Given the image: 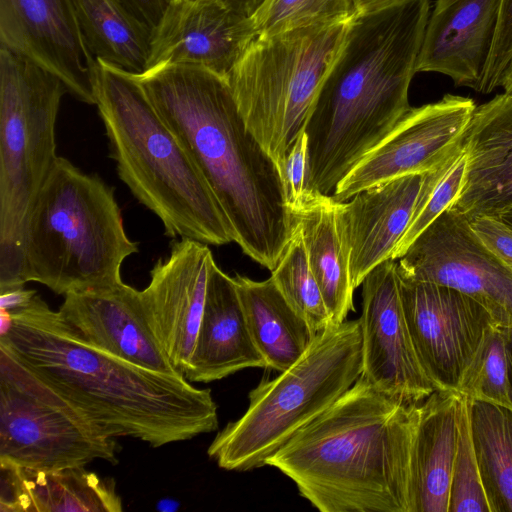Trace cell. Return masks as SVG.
Segmentation results:
<instances>
[{"label":"cell","instance_id":"cell-7","mask_svg":"<svg viewBox=\"0 0 512 512\" xmlns=\"http://www.w3.org/2000/svg\"><path fill=\"white\" fill-rule=\"evenodd\" d=\"M362 374L360 321L315 335L302 356L249 393L246 412L215 436L207 454L220 468L248 471L332 406Z\"/></svg>","mask_w":512,"mask_h":512},{"label":"cell","instance_id":"cell-9","mask_svg":"<svg viewBox=\"0 0 512 512\" xmlns=\"http://www.w3.org/2000/svg\"><path fill=\"white\" fill-rule=\"evenodd\" d=\"M349 20L257 37L228 78L247 128L278 169L304 130Z\"/></svg>","mask_w":512,"mask_h":512},{"label":"cell","instance_id":"cell-4","mask_svg":"<svg viewBox=\"0 0 512 512\" xmlns=\"http://www.w3.org/2000/svg\"><path fill=\"white\" fill-rule=\"evenodd\" d=\"M420 403L391 398L360 376L265 465L322 512H413Z\"/></svg>","mask_w":512,"mask_h":512},{"label":"cell","instance_id":"cell-30","mask_svg":"<svg viewBox=\"0 0 512 512\" xmlns=\"http://www.w3.org/2000/svg\"><path fill=\"white\" fill-rule=\"evenodd\" d=\"M465 169L466 152L462 139L440 163L423 173L412 217L392 259L400 258L412 242L451 207L461 191Z\"/></svg>","mask_w":512,"mask_h":512},{"label":"cell","instance_id":"cell-23","mask_svg":"<svg viewBox=\"0 0 512 512\" xmlns=\"http://www.w3.org/2000/svg\"><path fill=\"white\" fill-rule=\"evenodd\" d=\"M1 512H119L122 502L111 479L84 466L57 470L0 461Z\"/></svg>","mask_w":512,"mask_h":512},{"label":"cell","instance_id":"cell-27","mask_svg":"<svg viewBox=\"0 0 512 512\" xmlns=\"http://www.w3.org/2000/svg\"><path fill=\"white\" fill-rule=\"evenodd\" d=\"M92 56L139 75L146 71L153 30L120 0H72Z\"/></svg>","mask_w":512,"mask_h":512},{"label":"cell","instance_id":"cell-31","mask_svg":"<svg viewBox=\"0 0 512 512\" xmlns=\"http://www.w3.org/2000/svg\"><path fill=\"white\" fill-rule=\"evenodd\" d=\"M457 392L473 401L512 410L507 328L492 325L465 370Z\"/></svg>","mask_w":512,"mask_h":512},{"label":"cell","instance_id":"cell-45","mask_svg":"<svg viewBox=\"0 0 512 512\" xmlns=\"http://www.w3.org/2000/svg\"><path fill=\"white\" fill-rule=\"evenodd\" d=\"M503 220L512 225V208L499 215Z\"/></svg>","mask_w":512,"mask_h":512},{"label":"cell","instance_id":"cell-38","mask_svg":"<svg viewBox=\"0 0 512 512\" xmlns=\"http://www.w3.org/2000/svg\"><path fill=\"white\" fill-rule=\"evenodd\" d=\"M35 290L25 289L24 287L0 293V308L13 311L27 306L34 296Z\"/></svg>","mask_w":512,"mask_h":512},{"label":"cell","instance_id":"cell-40","mask_svg":"<svg viewBox=\"0 0 512 512\" xmlns=\"http://www.w3.org/2000/svg\"><path fill=\"white\" fill-rule=\"evenodd\" d=\"M397 0H350L354 13L374 10Z\"/></svg>","mask_w":512,"mask_h":512},{"label":"cell","instance_id":"cell-1","mask_svg":"<svg viewBox=\"0 0 512 512\" xmlns=\"http://www.w3.org/2000/svg\"><path fill=\"white\" fill-rule=\"evenodd\" d=\"M10 312L13 325L0 336V346L109 436L160 447L218 428L210 389L93 346L38 294L27 306Z\"/></svg>","mask_w":512,"mask_h":512},{"label":"cell","instance_id":"cell-5","mask_svg":"<svg viewBox=\"0 0 512 512\" xmlns=\"http://www.w3.org/2000/svg\"><path fill=\"white\" fill-rule=\"evenodd\" d=\"M95 105L119 178L171 238L235 242V231L207 180L131 73L96 60Z\"/></svg>","mask_w":512,"mask_h":512},{"label":"cell","instance_id":"cell-26","mask_svg":"<svg viewBox=\"0 0 512 512\" xmlns=\"http://www.w3.org/2000/svg\"><path fill=\"white\" fill-rule=\"evenodd\" d=\"M253 341L267 368L282 372L296 362L315 335L272 278L233 276Z\"/></svg>","mask_w":512,"mask_h":512},{"label":"cell","instance_id":"cell-41","mask_svg":"<svg viewBox=\"0 0 512 512\" xmlns=\"http://www.w3.org/2000/svg\"><path fill=\"white\" fill-rule=\"evenodd\" d=\"M13 318L11 312L0 308V336H5L12 328Z\"/></svg>","mask_w":512,"mask_h":512},{"label":"cell","instance_id":"cell-12","mask_svg":"<svg viewBox=\"0 0 512 512\" xmlns=\"http://www.w3.org/2000/svg\"><path fill=\"white\" fill-rule=\"evenodd\" d=\"M361 285V376L387 396L409 404L441 391L424 366L409 330L397 261L380 263Z\"/></svg>","mask_w":512,"mask_h":512},{"label":"cell","instance_id":"cell-10","mask_svg":"<svg viewBox=\"0 0 512 512\" xmlns=\"http://www.w3.org/2000/svg\"><path fill=\"white\" fill-rule=\"evenodd\" d=\"M117 443L0 346V461L57 470L116 463Z\"/></svg>","mask_w":512,"mask_h":512},{"label":"cell","instance_id":"cell-2","mask_svg":"<svg viewBox=\"0 0 512 512\" xmlns=\"http://www.w3.org/2000/svg\"><path fill=\"white\" fill-rule=\"evenodd\" d=\"M134 76L207 180L235 243L272 271L287 249L294 218L279 169L247 128L228 80L192 65Z\"/></svg>","mask_w":512,"mask_h":512},{"label":"cell","instance_id":"cell-35","mask_svg":"<svg viewBox=\"0 0 512 512\" xmlns=\"http://www.w3.org/2000/svg\"><path fill=\"white\" fill-rule=\"evenodd\" d=\"M279 173L286 202L291 209L308 192V151L307 136L304 130L288 151L279 167Z\"/></svg>","mask_w":512,"mask_h":512},{"label":"cell","instance_id":"cell-29","mask_svg":"<svg viewBox=\"0 0 512 512\" xmlns=\"http://www.w3.org/2000/svg\"><path fill=\"white\" fill-rule=\"evenodd\" d=\"M271 278L314 335L333 325L320 287L308 263L301 230L295 220L287 249L271 271Z\"/></svg>","mask_w":512,"mask_h":512},{"label":"cell","instance_id":"cell-42","mask_svg":"<svg viewBox=\"0 0 512 512\" xmlns=\"http://www.w3.org/2000/svg\"><path fill=\"white\" fill-rule=\"evenodd\" d=\"M500 87L503 89V92L512 95V61L501 77Z\"/></svg>","mask_w":512,"mask_h":512},{"label":"cell","instance_id":"cell-22","mask_svg":"<svg viewBox=\"0 0 512 512\" xmlns=\"http://www.w3.org/2000/svg\"><path fill=\"white\" fill-rule=\"evenodd\" d=\"M246 368L267 365L250 334L234 278L214 260L200 328L184 378L208 383Z\"/></svg>","mask_w":512,"mask_h":512},{"label":"cell","instance_id":"cell-6","mask_svg":"<svg viewBox=\"0 0 512 512\" xmlns=\"http://www.w3.org/2000/svg\"><path fill=\"white\" fill-rule=\"evenodd\" d=\"M138 244L124 229L114 189L58 156L30 210L24 232V279L58 295L121 284Z\"/></svg>","mask_w":512,"mask_h":512},{"label":"cell","instance_id":"cell-28","mask_svg":"<svg viewBox=\"0 0 512 512\" xmlns=\"http://www.w3.org/2000/svg\"><path fill=\"white\" fill-rule=\"evenodd\" d=\"M471 426L491 512H512V410L471 400Z\"/></svg>","mask_w":512,"mask_h":512},{"label":"cell","instance_id":"cell-13","mask_svg":"<svg viewBox=\"0 0 512 512\" xmlns=\"http://www.w3.org/2000/svg\"><path fill=\"white\" fill-rule=\"evenodd\" d=\"M399 279L405 317L424 366L441 391L457 392L487 330L496 325L492 316L457 290L400 274Z\"/></svg>","mask_w":512,"mask_h":512},{"label":"cell","instance_id":"cell-3","mask_svg":"<svg viewBox=\"0 0 512 512\" xmlns=\"http://www.w3.org/2000/svg\"><path fill=\"white\" fill-rule=\"evenodd\" d=\"M429 10V0H397L350 18L304 127L309 191L332 195L411 109Z\"/></svg>","mask_w":512,"mask_h":512},{"label":"cell","instance_id":"cell-25","mask_svg":"<svg viewBox=\"0 0 512 512\" xmlns=\"http://www.w3.org/2000/svg\"><path fill=\"white\" fill-rule=\"evenodd\" d=\"M460 399L456 391H436L420 403L412 456L413 512H449Z\"/></svg>","mask_w":512,"mask_h":512},{"label":"cell","instance_id":"cell-46","mask_svg":"<svg viewBox=\"0 0 512 512\" xmlns=\"http://www.w3.org/2000/svg\"><path fill=\"white\" fill-rule=\"evenodd\" d=\"M169 1H172V0H169Z\"/></svg>","mask_w":512,"mask_h":512},{"label":"cell","instance_id":"cell-8","mask_svg":"<svg viewBox=\"0 0 512 512\" xmlns=\"http://www.w3.org/2000/svg\"><path fill=\"white\" fill-rule=\"evenodd\" d=\"M63 82L0 47V293L24 287V232L56 159Z\"/></svg>","mask_w":512,"mask_h":512},{"label":"cell","instance_id":"cell-34","mask_svg":"<svg viewBox=\"0 0 512 512\" xmlns=\"http://www.w3.org/2000/svg\"><path fill=\"white\" fill-rule=\"evenodd\" d=\"M512 61V0H502L498 31L479 89L491 93L500 86L501 77Z\"/></svg>","mask_w":512,"mask_h":512},{"label":"cell","instance_id":"cell-19","mask_svg":"<svg viewBox=\"0 0 512 512\" xmlns=\"http://www.w3.org/2000/svg\"><path fill=\"white\" fill-rule=\"evenodd\" d=\"M502 0H437L429 15L417 72L448 76L479 92L498 31Z\"/></svg>","mask_w":512,"mask_h":512},{"label":"cell","instance_id":"cell-15","mask_svg":"<svg viewBox=\"0 0 512 512\" xmlns=\"http://www.w3.org/2000/svg\"><path fill=\"white\" fill-rule=\"evenodd\" d=\"M0 47L57 76L68 93L95 105L88 50L72 0H0Z\"/></svg>","mask_w":512,"mask_h":512},{"label":"cell","instance_id":"cell-43","mask_svg":"<svg viewBox=\"0 0 512 512\" xmlns=\"http://www.w3.org/2000/svg\"><path fill=\"white\" fill-rule=\"evenodd\" d=\"M177 503L170 499L162 500L158 503V509L161 511H174L177 509Z\"/></svg>","mask_w":512,"mask_h":512},{"label":"cell","instance_id":"cell-14","mask_svg":"<svg viewBox=\"0 0 512 512\" xmlns=\"http://www.w3.org/2000/svg\"><path fill=\"white\" fill-rule=\"evenodd\" d=\"M475 108L473 99L452 94L411 107L386 138L337 184L333 199L344 202L370 187L432 169L461 143Z\"/></svg>","mask_w":512,"mask_h":512},{"label":"cell","instance_id":"cell-36","mask_svg":"<svg viewBox=\"0 0 512 512\" xmlns=\"http://www.w3.org/2000/svg\"><path fill=\"white\" fill-rule=\"evenodd\" d=\"M468 221L484 247L512 272V225L496 215H479Z\"/></svg>","mask_w":512,"mask_h":512},{"label":"cell","instance_id":"cell-18","mask_svg":"<svg viewBox=\"0 0 512 512\" xmlns=\"http://www.w3.org/2000/svg\"><path fill=\"white\" fill-rule=\"evenodd\" d=\"M58 312L93 346L150 370L178 374L150 327L141 290L122 282L108 289L69 293Z\"/></svg>","mask_w":512,"mask_h":512},{"label":"cell","instance_id":"cell-17","mask_svg":"<svg viewBox=\"0 0 512 512\" xmlns=\"http://www.w3.org/2000/svg\"><path fill=\"white\" fill-rule=\"evenodd\" d=\"M257 37L252 17L218 0H172L153 30L146 71L192 65L228 80Z\"/></svg>","mask_w":512,"mask_h":512},{"label":"cell","instance_id":"cell-21","mask_svg":"<svg viewBox=\"0 0 512 512\" xmlns=\"http://www.w3.org/2000/svg\"><path fill=\"white\" fill-rule=\"evenodd\" d=\"M423 173L404 175L365 189L342 202L351 285L392 259L412 217Z\"/></svg>","mask_w":512,"mask_h":512},{"label":"cell","instance_id":"cell-16","mask_svg":"<svg viewBox=\"0 0 512 512\" xmlns=\"http://www.w3.org/2000/svg\"><path fill=\"white\" fill-rule=\"evenodd\" d=\"M214 261L207 244L180 239L150 271L141 290L150 327L164 354L184 377L195 347Z\"/></svg>","mask_w":512,"mask_h":512},{"label":"cell","instance_id":"cell-11","mask_svg":"<svg viewBox=\"0 0 512 512\" xmlns=\"http://www.w3.org/2000/svg\"><path fill=\"white\" fill-rule=\"evenodd\" d=\"M396 261L401 276L457 290L479 302L497 326L512 327V272L459 213L444 211Z\"/></svg>","mask_w":512,"mask_h":512},{"label":"cell","instance_id":"cell-37","mask_svg":"<svg viewBox=\"0 0 512 512\" xmlns=\"http://www.w3.org/2000/svg\"><path fill=\"white\" fill-rule=\"evenodd\" d=\"M138 19L154 30L162 20L169 0H120Z\"/></svg>","mask_w":512,"mask_h":512},{"label":"cell","instance_id":"cell-32","mask_svg":"<svg viewBox=\"0 0 512 512\" xmlns=\"http://www.w3.org/2000/svg\"><path fill=\"white\" fill-rule=\"evenodd\" d=\"M354 14L350 0H264L252 16L258 37L348 21Z\"/></svg>","mask_w":512,"mask_h":512},{"label":"cell","instance_id":"cell-33","mask_svg":"<svg viewBox=\"0 0 512 512\" xmlns=\"http://www.w3.org/2000/svg\"><path fill=\"white\" fill-rule=\"evenodd\" d=\"M449 512H491L473 440L471 399L465 395H461L459 404L458 443Z\"/></svg>","mask_w":512,"mask_h":512},{"label":"cell","instance_id":"cell-20","mask_svg":"<svg viewBox=\"0 0 512 512\" xmlns=\"http://www.w3.org/2000/svg\"><path fill=\"white\" fill-rule=\"evenodd\" d=\"M466 169L449 210L467 220L512 208V95L476 106L463 137Z\"/></svg>","mask_w":512,"mask_h":512},{"label":"cell","instance_id":"cell-39","mask_svg":"<svg viewBox=\"0 0 512 512\" xmlns=\"http://www.w3.org/2000/svg\"><path fill=\"white\" fill-rule=\"evenodd\" d=\"M231 9L245 15L252 17L264 0H218Z\"/></svg>","mask_w":512,"mask_h":512},{"label":"cell","instance_id":"cell-44","mask_svg":"<svg viewBox=\"0 0 512 512\" xmlns=\"http://www.w3.org/2000/svg\"><path fill=\"white\" fill-rule=\"evenodd\" d=\"M507 349H508L510 374H511V378H512V327L507 328Z\"/></svg>","mask_w":512,"mask_h":512},{"label":"cell","instance_id":"cell-24","mask_svg":"<svg viewBox=\"0 0 512 512\" xmlns=\"http://www.w3.org/2000/svg\"><path fill=\"white\" fill-rule=\"evenodd\" d=\"M290 210L300 227L308 263L331 321L341 324L354 311L342 202L332 195L308 191Z\"/></svg>","mask_w":512,"mask_h":512}]
</instances>
